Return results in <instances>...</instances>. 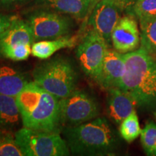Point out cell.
I'll list each match as a JSON object with an SVG mask.
<instances>
[{"mask_svg":"<svg viewBox=\"0 0 156 156\" xmlns=\"http://www.w3.org/2000/svg\"><path fill=\"white\" fill-rule=\"evenodd\" d=\"M139 119L136 111L126 117L119 124L120 136L127 142H132L141 134Z\"/></svg>","mask_w":156,"mask_h":156,"instance_id":"cell-19","label":"cell"},{"mask_svg":"<svg viewBox=\"0 0 156 156\" xmlns=\"http://www.w3.org/2000/svg\"><path fill=\"white\" fill-rule=\"evenodd\" d=\"M35 41L32 30L25 20L17 17L0 38V56L13 48L28 44L32 46Z\"/></svg>","mask_w":156,"mask_h":156,"instance_id":"cell-12","label":"cell"},{"mask_svg":"<svg viewBox=\"0 0 156 156\" xmlns=\"http://www.w3.org/2000/svg\"><path fill=\"white\" fill-rule=\"evenodd\" d=\"M140 140L146 155L156 156V121L148 122L140 134Z\"/></svg>","mask_w":156,"mask_h":156,"instance_id":"cell-21","label":"cell"},{"mask_svg":"<svg viewBox=\"0 0 156 156\" xmlns=\"http://www.w3.org/2000/svg\"><path fill=\"white\" fill-rule=\"evenodd\" d=\"M15 139L25 156H67V142L59 132L35 130L23 126L15 132Z\"/></svg>","mask_w":156,"mask_h":156,"instance_id":"cell-5","label":"cell"},{"mask_svg":"<svg viewBox=\"0 0 156 156\" xmlns=\"http://www.w3.org/2000/svg\"><path fill=\"white\" fill-rule=\"evenodd\" d=\"M34 0H0V11H12L21 8Z\"/></svg>","mask_w":156,"mask_h":156,"instance_id":"cell-23","label":"cell"},{"mask_svg":"<svg viewBox=\"0 0 156 156\" xmlns=\"http://www.w3.org/2000/svg\"><path fill=\"white\" fill-rule=\"evenodd\" d=\"M123 56L126 68L119 88L131 95L136 106L156 112L155 58L141 47Z\"/></svg>","mask_w":156,"mask_h":156,"instance_id":"cell-1","label":"cell"},{"mask_svg":"<svg viewBox=\"0 0 156 156\" xmlns=\"http://www.w3.org/2000/svg\"><path fill=\"white\" fill-rule=\"evenodd\" d=\"M17 17L18 16L15 15H5L0 13V38Z\"/></svg>","mask_w":156,"mask_h":156,"instance_id":"cell-25","label":"cell"},{"mask_svg":"<svg viewBox=\"0 0 156 156\" xmlns=\"http://www.w3.org/2000/svg\"><path fill=\"white\" fill-rule=\"evenodd\" d=\"M44 60L33 70L35 83L59 98L77 89V71L69 58L58 56Z\"/></svg>","mask_w":156,"mask_h":156,"instance_id":"cell-4","label":"cell"},{"mask_svg":"<svg viewBox=\"0 0 156 156\" xmlns=\"http://www.w3.org/2000/svg\"><path fill=\"white\" fill-rule=\"evenodd\" d=\"M35 8L49 9L67 15L78 20H83L91 12V0H34Z\"/></svg>","mask_w":156,"mask_h":156,"instance_id":"cell-13","label":"cell"},{"mask_svg":"<svg viewBox=\"0 0 156 156\" xmlns=\"http://www.w3.org/2000/svg\"><path fill=\"white\" fill-rule=\"evenodd\" d=\"M80 37L79 34L75 36L69 35L51 40L36 41L31 47V54L40 59H47L58 51L75 46L79 43Z\"/></svg>","mask_w":156,"mask_h":156,"instance_id":"cell-15","label":"cell"},{"mask_svg":"<svg viewBox=\"0 0 156 156\" xmlns=\"http://www.w3.org/2000/svg\"><path fill=\"white\" fill-rule=\"evenodd\" d=\"M99 114L98 103L85 90L76 89L71 94L59 99V120L62 128L89 122L98 116Z\"/></svg>","mask_w":156,"mask_h":156,"instance_id":"cell-7","label":"cell"},{"mask_svg":"<svg viewBox=\"0 0 156 156\" xmlns=\"http://www.w3.org/2000/svg\"><path fill=\"white\" fill-rule=\"evenodd\" d=\"M140 47L151 56H156V17L140 24Z\"/></svg>","mask_w":156,"mask_h":156,"instance_id":"cell-18","label":"cell"},{"mask_svg":"<svg viewBox=\"0 0 156 156\" xmlns=\"http://www.w3.org/2000/svg\"><path fill=\"white\" fill-rule=\"evenodd\" d=\"M120 9L110 0H101L91 12L88 24L106 40L112 43V31L121 18Z\"/></svg>","mask_w":156,"mask_h":156,"instance_id":"cell-10","label":"cell"},{"mask_svg":"<svg viewBox=\"0 0 156 156\" xmlns=\"http://www.w3.org/2000/svg\"><path fill=\"white\" fill-rule=\"evenodd\" d=\"M0 156H25L17 145L14 132L0 129Z\"/></svg>","mask_w":156,"mask_h":156,"instance_id":"cell-20","label":"cell"},{"mask_svg":"<svg viewBox=\"0 0 156 156\" xmlns=\"http://www.w3.org/2000/svg\"><path fill=\"white\" fill-rule=\"evenodd\" d=\"M24 20L32 30L35 41L69 36L75 27L72 17L44 8L34 7L25 13Z\"/></svg>","mask_w":156,"mask_h":156,"instance_id":"cell-6","label":"cell"},{"mask_svg":"<svg viewBox=\"0 0 156 156\" xmlns=\"http://www.w3.org/2000/svg\"><path fill=\"white\" fill-rule=\"evenodd\" d=\"M59 99L30 81L16 96L23 126L35 130L61 132Z\"/></svg>","mask_w":156,"mask_h":156,"instance_id":"cell-2","label":"cell"},{"mask_svg":"<svg viewBox=\"0 0 156 156\" xmlns=\"http://www.w3.org/2000/svg\"><path fill=\"white\" fill-rule=\"evenodd\" d=\"M136 107L132 97L123 90L118 87L108 90L107 114L114 124H120L126 117L135 111Z\"/></svg>","mask_w":156,"mask_h":156,"instance_id":"cell-14","label":"cell"},{"mask_svg":"<svg viewBox=\"0 0 156 156\" xmlns=\"http://www.w3.org/2000/svg\"><path fill=\"white\" fill-rule=\"evenodd\" d=\"M154 58H155V59L156 60V56H154Z\"/></svg>","mask_w":156,"mask_h":156,"instance_id":"cell-27","label":"cell"},{"mask_svg":"<svg viewBox=\"0 0 156 156\" xmlns=\"http://www.w3.org/2000/svg\"><path fill=\"white\" fill-rule=\"evenodd\" d=\"M63 138L70 153L75 155H113L118 147V138L108 120L104 117L76 126H63Z\"/></svg>","mask_w":156,"mask_h":156,"instance_id":"cell-3","label":"cell"},{"mask_svg":"<svg viewBox=\"0 0 156 156\" xmlns=\"http://www.w3.org/2000/svg\"><path fill=\"white\" fill-rule=\"evenodd\" d=\"M110 1L120 9L122 13L124 12L126 15L134 16L133 7L137 0H110Z\"/></svg>","mask_w":156,"mask_h":156,"instance_id":"cell-24","label":"cell"},{"mask_svg":"<svg viewBox=\"0 0 156 156\" xmlns=\"http://www.w3.org/2000/svg\"><path fill=\"white\" fill-rule=\"evenodd\" d=\"M108 48V44L96 31L90 29L85 33L76 47L75 54L82 70L96 82Z\"/></svg>","mask_w":156,"mask_h":156,"instance_id":"cell-8","label":"cell"},{"mask_svg":"<svg viewBox=\"0 0 156 156\" xmlns=\"http://www.w3.org/2000/svg\"><path fill=\"white\" fill-rule=\"evenodd\" d=\"M21 123L16 97L0 94V129L15 132Z\"/></svg>","mask_w":156,"mask_h":156,"instance_id":"cell-17","label":"cell"},{"mask_svg":"<svg viewBox=\"0 0 156 156\" xmlns=\"http://www.w3.org/2000/svg\"><path fill=\"white\" fill-rule=\"evenodd\" d=\"M30 82L17 69L0 65V94L16 97Z\"/></svg>","mask_w":156,"mask_h":156,"instance_id":"cell-16","label":"cell"},{"mask_svg":"<svg viewBox=\"0 0 156 156\" xmlns=\"http://www.w3.org/2000/svg\"><path fill=\"white\" fill-rule=\"evenodd\" d=\"M111 41L114 49L121 54L134 51L139 48L141 38L134 16L121 17L112 31Z\"/></svg>","mask_w":156,"mask_h":156,"instance_id":"cell-9","label":"cell"},{"mask_svg":"<svg viewBox=\"0 0 156 156\" xmlns=\"http://www.w3.org/2000/svg\"><path fill=\"white\" fill-rule=\"evenodd\" d=\"M133 15L140 25L156 17V0H137L133 7Z\"/></svg>","mask_w":156,"mask_h":156,"instance_id":"cell-22","label":"cell"},{"mask_svg":"<svg viewBox=\"0 0 156 156\" xmlns=\"http://www.w3.org/2000/svg\"><path fill=\"white\" fill-rule=\"evenodd\" d=\"M101 0H91V9H92V10H93V9L95 7V6Z\"/></svg>","mask_w":156,"mask_h":156,"instance_id":"cell-26","label":"cell"},{"mask_svg":"<svg viewBox=\"0 0 156 156\" xmlns=\"http://www.w3.org/2000/svg\"><path fill=\"white\" fill-rule=\"evenodd\" d=\"M125 68L123 54L108 48L96 83L106 90L114 87L119 88Z\"/></svg>","mask_w":156,"mask_h":156,"instance_id":"cell-11","label":"cell"}]
</instances>
